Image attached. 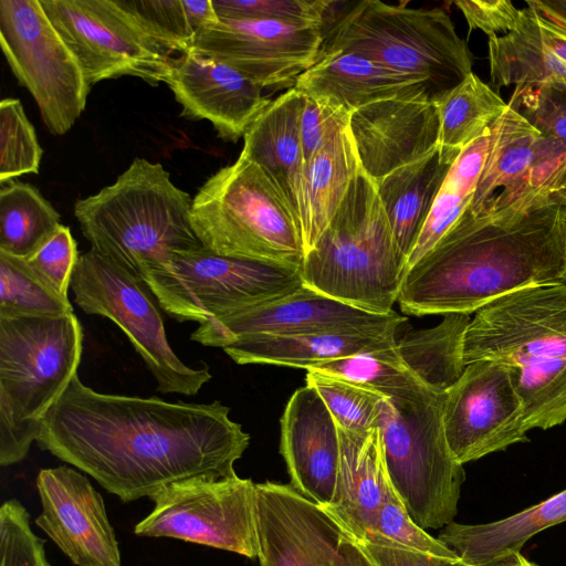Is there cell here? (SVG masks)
I'll list each match as a JSON object with an SVG mask.
<instances>
[{
    "label": "cell",
    "instance_id": "1",
    "mask_svg": "<svg viewBox=\"0 0 566 566\" xmlns=\"http://www.w3.org/2000/svg\"><path fill=\"white\" fill-rule=\"evenodd\" d=\"M230 408L103 394L78 375L42 421L38 446L123 502L199 474L235 475L250 434Z\"/></svg>",
    "mask_w": 566,
    "mask_h": 566
},
{
    "label": "cell",
    "instance_id": "2",
    "mask_svg": "<svg viewBox=\"0 0 566 566\" xmlns=\"http://www.w3.org/2000/svg\"><path fill=\"white\" fill-rule=\"evenodd\" d=\"M566 207L468 211L405 274L397 302L415 316L471 314L516 290L562 282Z\"/></svg>",
    "mask_w": 566,
    "mask_h": 566
},
{
    "label": "cell",
    "instance_id": "3",
    "mask_svg": "<svg viewBox=\"0 0 566 566\" xmlns=\"http://www.w3.org/2000/svg\"><path fill=\"white\" fill-rule=\"evenodd\" d=\"M505 366L528 430L566 420V283L526 286L475 312L464 335V365Z\"/></svg>",
    "mask_w": 566,
    "mask_h": 566
},
{
    "label": "cell",
    "instance_id": "4",
    "mask_svg": "<svg viewBox=\"0 0 566 566\" xmlns=\"http://www.w3.org/2000/svg\"><path fill=\"white\" fill-rule=\"evenodd\" d=\"M191 207L160 163L135 158L112 185L76 200L74 216L92 250L145 284L175 255L203 247Z\"/></svg>",
    "mask_w": 566,
    "mask_h": 566
},
{
    "label": "cell",
    "instance_id": "5",
    "mask_svg": "<svg viewBox=\"0 0 566 566\" xmlns=\"http://www.w3.org/2000/svg\"><path fill=\"white\" fill-rule=\"evenodd\" d=\"M375 182L360 168L336 213L305 254L303 284L365 312H394L406 273Z\"/></svg>",
    "mask_w": 566,
    "mask_h": 566
},
{
    "label": "cell",
    "instance_id": "6",
    "mask_svg": "<svg viewBox=\"0 0 566 566\" xmlns=\"http://www.w3.org/2000/svg\"><path fill=\"white\" fill-rule=\"evenodd\" d=\"M83 331L75 314L0 317V464L21 462L44 417L77 375Z\"/></svg>",
    "mask_w": 566,
    "mask_h": 566
},
{
    "label": "cell",
    "instance_id": "7",
    "mask_svg": "<svg viewBox=\"0 0 566 566\" xmlns=\"http://www.w3.org/2000/svg\"><path fill=\"white\" fill-rule=\"evenodd\" d=\"M360 54L420 83L437 103L472 73V56L440 8H411L364 0L324 33L318 55Z\"/></svg>",
    "mask_w": 566,
    "mask_h": 566
},
{
    "label": "cell",
    "instance_id": "8",
    "mask_svg": "<svg viewBox=\"0 0 566 566\" xmlns=\"http://www.w3.org/2000/svg\"><path fill=\"white\" fill-rule=\"evenodd\" d=\"M191 222L218 255L302 268L305 249L292 211L265 171L241 154L199 188Z\"/></svg>",
    "mask_w": 566,
    "mask_h": 566
},
{
    "label": "cell",
    "instance_id": "9",
    "mask_svg": "<svg viewBox=\"0 0 566 566\" xmlns=\"http://www.w3.org/2000/svg\"><path fill=\"white\" fill-rule=\"evenodd\" d=\"M444 395L424 385L398 391L385 399L378 420L391 484L423 530L453 522L465 480L444 432Z\"/></svg>",
    "mask_w": 566,
    "mask_h": 566
},
{
    "label": "cell",
    "instance_id": "10",
    "mask_svg": "<svg viewBox=\"0 0 566 566\" xmlns=\"http://www.w3.org/2000/svg\"><path fill=\"white\" fill-rule=\"evenodd\" d=\"M145 284L166 314L199 325L304 286L300 269L221 256L205 247L175 255Z\"/></svg>",
    "mask_w": 566,
    "mask_h": 566
},
{
    "label": "cell",
    "instance_id": "11",
    "mask_svg": "<svg viewBox=\"0 0 566 566\" xmlns=\"http://www.w3.org/2000/svg\"><path fill=\"white\" fill-rule=\"evenodd\" d=\"M71 290L86 314L114 322L144 359L163 394L195 396L212 377L186 365L169 345L158 303L142 281L94 250L80 254Z\"/></svg>",
    "mask_w": 566,
    "mask_h": 566
},
{
    "label": "cell",
    "instance_id": "12",
    "mask_svg": "<svg viewBox=\"0 0 566 566\" xmlns=\"http://www.w3.org/2000/svg\"><path fill=\"white\" fill-rule=\"evenodd\" d=\"M0 45L49 132L66 134L85 109L92 85L41 0H0Z\"/></svg>",
    "mask_w": 566,
    "mask_h": 566
},
{
    "label": "cell",
    "instance_id": "13",
    "mask_svg": "<svg viewBox=\"0 0 566 566\" xmlns=\"http://www.w3.org/2000/svg\"><path fill=\"white\" fill-rule=\"evenodd\" d=\"M150 513L137 536L169 537L258 558L256 483L199 474L172 481L148 496Z\"/></svg>",
    "mask_w": 566,
    "mask_h": 566
},
{
    "label": "cell",
    "instance_id": "14",
    "mask_svg": "<svg viewBox=\"0 0 566 566\" xmlns=\"http://www.w3.org/2000/svg\"><path fill=\"white\" fill-rule=\"evenodd\" d=\"M91 85L120 76L165 83L175 52L122 0H41Z\"/></svg>",
    "mask_w": 566,
    "mask_h": 566
},
{
    "label": "cell",
    "instance_id": "15",
    "mask_svg": "<svg viewBox=\"0 0 566 566\" xmlns=\"http://www.w3.org/2000/svg\"><path fill=\"white\" fill-rule=\"evenodd\" d=\"M566 145L541 135L507 106L491 127L489 150L472 202V217L506 209L566 207Z\"/></svg>",
    "mask_w": 566,
    "mask_h": 566
},
{
    "label": "cell",
    "instance_id": "16",
    "mask_svg": "<svg viewBox=\"0 0 566 566\" xmlns=\"http://www.w3.org/2000/svg\"><path fill=\"white\" fill-rule=\"evenodd\" d=\"M260 566H379L331 512L290 484L256 483Z\"/></svg>",
    "mask_w": 566,
    "mask_h": 566
},
{
    "label": "cell",
    "instance_id": "17",
    "mask_svg": "<svg viewBox=\"0 0 566 566\" xmlns=\"http://www.w3.org/2000/svg\"><path fill=\"white\" fill-rule=\"evenodd\" d=\"M443 426L449 448L464 464L528 441L523 402L510 370L476 360L446 391Z\"/></svg>",
    "mask_w": 566,
    "mask_h": 566
},
{
    "label": "cell",
    "instance_id": "18",
    "mask_svg": "<svg viewBox=\"0 0 566 566\" xmlns=\"http://www.w3.org/2000/svg\"><path fill=\"white\" fill-rule=\"evenodd\" d=\"M324 25L268 20H217L205 27L189 51L221 62L261 87H294L317 60Z\"/></svg>",
    "mask_w": 566,
    "mask_h": 566
},
{
    "label": "cell",
    "instance_id": "19",
    "mask_svg": "<svg viewBox=\"0 0 566 566\" xmlns=\"http://www.w3.org/2000/svg\"><path fill=\"white\" fill-rule=\"evenodd\" d=\"M407 322L395 311L380 315L321 294L307 286L253 307L212 317L200 324L191 340L223 348L250 334H302L331 331L394 333Z\"/></svg>",
    "mask_w": 566,
    "mask_h": 566
},
{
    "label": "cell",
    "instance_id": "20",
    "mask_svg": "<svg viewBox=\"0 0 566 566\" xmlns=\"http://www.w3.org/2000/svg\"><path fill=\"white\" fill-rule=\"evenodd\" d=\"M36 489L35 524L75 566H122L104 500L87 478L67 465L42 469Z\"/></svg>",
    "mask_w": 566,
    "mask_h": 566
},
{
    "label": "cell",
    "instance_id": "21",
    "mask_svg": "<svg viewBox=\"0 0 566 566\" xmlns=\"http://www.w3.org/2000/svg\"><path fill=\"white\" fill-rule=\"evenodd\" d=\"M165 83L184 117L209 120L220 138L233 143L272 102L234 69L191 51L175 56Z\"/></svg>",
    "mask_w": 566,
    "mask_h": 566
},
{
    "label": "cell",
    "instance_id": "22",
    "mask_svg": "<svg viewBox=\"0 0 566 566\" xmlns=\"http://www.w3.org/2000/svg\"><path fill=\"white\" fill-rule=\"evenodd\" d=\"M348 130L365 174L377 182L439 145L440 118L423 98H390L350 114Z\"/></svg>",
    "mask_w": 566,
    "mask_h": 566
},
{
    "label": "cell",
    "instance_id": "23",
    "mask_svg": "<svg viewBox=\"0 0 566 566\" xmlns=\"http://www.w3.org/2000/svg\"><path fill=\"white\" fill-rule=\"evenodd\" d=\"M280 453L290 485L314 503L333 504L338 479V424L318 394L308 385L297 388L280 420Z\"/></svg>",
    "mask_w": 566,
    "mask_h": 566
},
{
    "label": "cell",
    "instance_id": "24",
    "mask_svg": "<svg viewBox=\"0 0 566 566\" xmlns=\"http://www.w3.org/2000/svg\"><path fill=\"white\" fill-rule=\"evenodd\" d=\"M300 113L301 94L293 87L272 101L250 126L241 155L259 165L275 184L297 222L305 249L310 211Z\"/></svg>",
    "mask_w": 566,
    "mask_h": 566
},
{
    "label": "cell",
    "instance_id": "25",
    "mask_svg": "<svg viewBox=\"0 0 566 566\" xmlns=\"http://www.w3.org/2000/svg\"><path fill=\"white\" fill-rule=\"evenodd\" d=\"M294 88L349 113L390 98L429 101L423 86L411 77L345 51L318 55L316 62L297 77Z\"/></svg>",
    "mask_w": 566,
    "mask_h": 566
},
{
    "label": "cell",
    "instance_id": "26",
    "mask_svg": "<svg viewBox=\"0 0 566 566\" xmlns=\"http://www.w3.org/2000/svg\"><path fill=\"white\" fill-rule=\"evenodd\" d=\"M340 460L334 502L324 507L357 538L374 533L391 481L378 428L350 431L338 426Z\"/></svg>",
    "mask_w": 566,
    "mask_h": 566
},
{
    "label": "cell",
    "instance_id": "27",
    "mask_svg": "<svg viewBox=\"0 0 566 566\" xmlns=\"http://www.w3.org/2000/svg\"><path fill=\"white\" fill-rule=\"evenodd\" d=\"M489 61L495 88L544 81L566 82V27L526 4L512 31L489 38Z\"/></svg>",
    "mask_w": 566,
    "mask_h": 566
},
{
    "label": "cell",
    "instance_id": "28",
    "mask_svg": "<svg viewBox=\"0 0 566 566\" xmlns=\"http://www.w3.org/2000/svg\"><path fill=\"white\" fill-rule=\"evenodd\" d=\"M396 334L353 331L250 334L234 338L222 349L240 365L271 364L307 370L319 363L392 346Z\"/></svg>",
    "mask_w": 566,
    "mask_h": 566
},
{
    "label": "cell",
    "instance_id": "29",
    "mask_svg": "<svg viewBox=\"0 0 566 566\" xmlns=\"http://www.w3.org/2000/svg\"><path fill=\"white\" fill-rule=\"evenodd\" d=\"M455 159L437 146L423 158L375 182L395 240L406 260L417 243L438 191Z\"/></svg>",
    "mask_w": 566,
    "mask_h": 566
},
{
    "label": "cell",
    "instance_id": "30",
    "mask_svg": "<svg viewBox=\"0 0 566 566\" xmlns=\"http://www.w3.org/2000/svg\"><path fill=\"white\" fill-rule=\"evenodd\" d=\"M566 522V489L506 518L486 524L451 522L438 539L465 563L478 566L520 552L535 534Z\"/></svg>",
    "mask_w": 566,
    "mask_h": 566
},
{
    "label": "cell",
    "instance_id": "31",
    "mask_svg": "<svg viewBox=\"0 0 566 566\" xmlns=\"http://www.w3.org/2000/svg\"><path fill=\"white\" fill-rule=\"evenodd\" d=\"M470 314L443 315L430 328L408 327L396 334V349L406 367L429 389L444 394L462 375L463 344Z\"/></svg>",
    "mask_w": 566,
    "mask_h": 566
},
{
    "label": "cell",
    "instance_id": "32",
    "mask_svg": "<svg viewBox=\"0 0 566 566\" xmlns=\"http://www.w3.org/2000/svg\"><path fill=\"white\" fill-rule=\"evenodd\" d=\"M360 168L348 127L332 136L306 163L310 231L305 254L336 213Z\"/></svg>",
    "mask_w": 566,
    "mask_h": 566
},
{
    "label": "cell",
    "instance_id": "33",
    "mask_svg": "<svg viewBox=\"0 0 566 566\" xmlns=\"http://www.w3.org/2000/svg\"><path fill=\"white\" fill-rule=\"evenodd\" d=\"M490 138L491 129L463 148L452 164L407 260L406 272L427 254L469 209L489 150Z\"/></svg>",
    "mask_w": 566,
    "mask_h": 566
},
{
    "label": "cell",
    "instance_id": "34",
    "mask_svg": "<svg viewBox=\"0 0 566 566\" xmlns=\"http://www.w3.org/2000/svg\"><path fill=\"white\" fill-rule=\"evenodd\" d=\"M434 104L440 118L438 146L454 158L472 142L489 133L509 106L473 72Z\"/></svg>",
    "mask_w": 566,
    "mask_h": 566
},
{
    "label": "cell",
    "instance_id": "35",
    "mask_svg": "<svg viewBox=\"0 0 566 566\" xmlns=\"http://www.w3.org/2000/svg\"><path fill=\"white\" fill-rule=\"evenodd\" d=\"M62 224L60 213L35 187L14 180L1 186V252L28 260Z\"/></svg>",
    "mask_w": 566,
    "mask_h": 566
},
{
    "label": "cell",
    "instance_id": "36",
    "mask_svg": "<svg viewBox=\"0 0 566 566\" xmlns=\"http://www.w3.org/2000/svg\"><path fill=\"white\" fill-rule=\"evenodd\" d=\"M69 297L53 291L25 260L0 251V317L73 314Z\"/></svg>",
    "mask_w": 566,
    "mask_h": 566
},
{
    "label": "cell",
    "instance_id": "37",
    "mask_svg": "<svg viewBox=\"0 0 566 566\" xmlns=\"http://www.w3.org/2000/svg\"><path fill=\"white\" fill-rule=\"evenodd\" d=\"M175 53L188 52L197 34L218 20L211 0H122Z\"/></svg>",
    "mask_w": 566,
    "mask_h": 566
},
{
    "label": "cell",
    "instance_id": "38",
    "mask_svg": "<svg viewBox=\"0 0 566 566\" xmlns=\"http://www.w3.org/2000/svg\"><path fill=\"white\" fill-rule=\"evenodd\" d=\"M307 370L350 381L387 398L398 391L422 385L401 360L396 343L389 347L319 363Z\"/></svg>",
    "mask_w": 566,
    "mask_h": 566
},
{
    "label": "cell",
    "instance_id": "39",
    "mask_svg": "<svg viewBox=\"0 0 566 566\" xmlns=\"http://www.w3.org/2000/svg\"><path fill=\"white\" fill-rule=\"evenodd\" d=\"M306 385L318 394L339 427L358 432L378 428L387 397L315 370H306Z\"/></svg>",
    "mask_w": 566,
    "mask_h": 566
},
{
    "label": "cell",
    "instance_id": "40",
    "mask_svg": "<svg viewBox=\"0 0 566 566\" xmlns=\"http://www.w3.org/2000/svg\"><path fill=\"white\" fill-rule=\"evenodd\" d=\"M43 149L18 98L0 103V185L25 174H38Z\"/></svg>",
    "mask_w": 566,
    "mask_h": 566
},
{
    "label": "cell",
    "instance_id": "41",
    "mask_svg": "<svg viewBox=\"0 0 566 566\" xmlns=\"http://www.w3.org/2000/svg\"><path fill=\"white\" fill-rule=\"evenodd\" d=\"M507 105L541 135L566 145V82L515 85Z\"/></svg>",
    "mask_w": 566,
    "mask_h": 566
},
{
    "label": "cell",
    "instance_id": "42",
    "mask_svg": "<svg viewBox=\"0 0 566 566\" xmlns=\"http://www.w3.org/2000/svg\"><path fill=\"white\" fill-rule=\"evenodd\" d=\"M366 539L378 545H391L444 557L458 555L438 538L429 535L410 517L403 502L394 489L388 488L379 507L374 533Z\"/></svg>",
    "mask_w": 566,
    "mask_h": 566
},
{
    "label": "cell",
    "instance_id": "43",
    "mask_svg": "<svg viewBox=\"0 0 566 566\" xmlns=\"http://www.w3.org/2000/svg\"><path fill=\"white\" fill-rule=\"evenodd\" d=\"M219 20H268L325 25L328 0H211Z\"/></svg>",
    "mask_w": 566,
    "mask_h": 566
},
{
    "label": "cell",
    "instance_id": "44",
    "mask_svg": "<svg viewBox=\"0 0 566 566\" xmlns=\"http://www.w3.org/2000/svg\"><path fill=\"white\" fill-rule=\"evenodd\" d=\"M44 541L31 528L30 514L15 499L0 507V566H52Z\"/></svg>",
    "mask_w": 566,
    "mask_h": 566
},
{
    "label": "cell",
    "instance_id": "45",
    "mask_svg": "<svg viewBox=\"0 0 566 566\" xmlns=\"http://www.w3.org/2000/svg\"><path fill=\"white\" fill-rule=\"evenodd\" d=\"M78 258L76 241L70 228L62 224L41 249L25 261L53 291L69 297L67 291Z\"/></svg>",
    "mask_w": 566,
    "mask_h": 566
},
{
    "label": "cell",
    "instance_id": "46",
    "mask_svg": "<svg viewBox=\"0 0 566 566\" xmlns=\"http://www.w3.org/2000/svg\"><path fill=\"white\" fill-rule=\"evenodd\" d=\"M350 114L328 101L301 94L300 135L306 163L332 136L348 127Z\"/></svg>",
    "mask_w": 566,
    "mask_h": 566
},
{
    "label": "cell",
    "instance_id": "47",
    "mask_svg": "<svg viewBox=\"0 0 566 566\" xmlns=\"http://www.w3.org/2000/svg\"><path fill=\"white\" fill-rule=\"evenodd\" d=\"M453 3L464 15L470 30L479 29L489 38L512 31L521 12L507 0H460Z\"/></svg>",
    "mask_w": 566,
    "mask_h": 566
},
{
    "label": "cell",
    "instance_id": "48",
    "mask_svg": "<svg viewBox=\"0 0 566 566\" xmlns=\"http://www.w3.org/2000/svg\"><path fill=\"white\" fill-rule=\"evenodd\" d=\"M357 539L379 566H473L460 557L437 556L405 547L378 545L366 539Z\"/></svg>",
    "mask_w": 566,
    "mask_h": 566
},
{
    "label": "cell",
    "instance_id": "49",
    "mask_svg": "<svg viewBox=\"0 0 566 566\" xmlns=\"http://www.w3.org/2000/svg\"><path fill=\"white\" fill-rule=\"evenodd\" d=\"M525 3L543 17L566 27V0H528Z\"/></svg>",
    "mask_w": 566,
    "mask_h": 566
},
{
    "label": "cell",
    "instance_id": "50",
    "mask_svg": "<svg viewBox=\"0 0 566 566\" xmlns=\"http://www.w3.org/2000/svg\"><path fill=\"white\" fill-rule=\"evenodd\" d=\"M478 566H538L537 564L528 560L521 552L512 553L510 555L493 559L485 564Z\"/></svg>",
    "mask_w": 566,
    "mask_h": 566
},
{
    "label": "cell",
    "instance_id": "51",
    "mask_svg": "<svg viewBox=\"0 0 566 566\" xmlns=\"http://www.w3.org/2000/svg\"><path fill=\"white\" fill-rule=\"evenodd\" d=\"M564 228H565V264H564V272L562 275V282L566 283V210L564 216Z\"/></svg>",
    "mask_w": 566,
    "mask_h": 566
},
{
    "label": "cell",
    "instance_id": "52",
    "mask_svg": "<svg viewBox=\"0 0 566 566\" xmlns=\"http://www.w3.org/2000/svg\"><path fill=\"white\" fill-rule=\"evenodd\" d=\"M565 192H566V185H565Z\"/></svg>",
    "mask_w": 566,
    "mask_h": 566
}]
</instances>
